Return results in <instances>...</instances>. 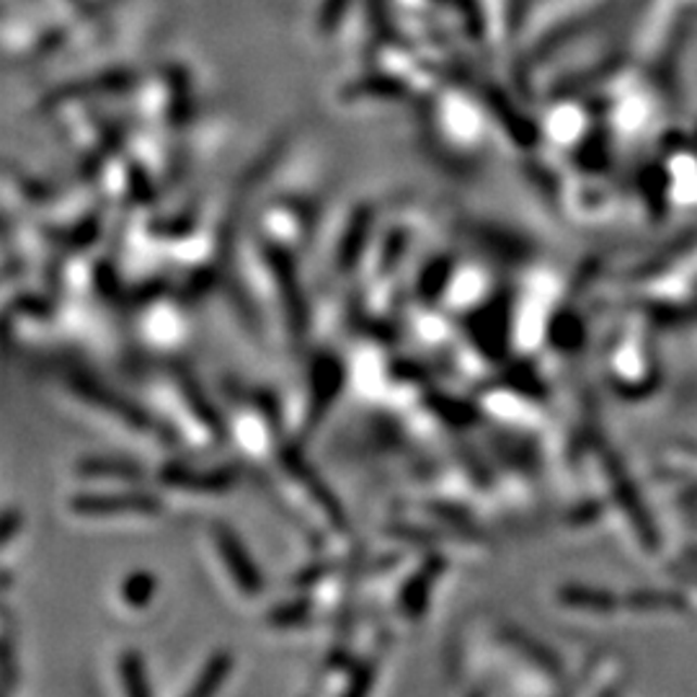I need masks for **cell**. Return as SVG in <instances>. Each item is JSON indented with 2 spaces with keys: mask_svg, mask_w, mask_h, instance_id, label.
<instances>
[{
  "mask_svg": "<svg viewBox=\"0 0 697 697\" xmlns=\"http://www.w3.org/2000/svg\"><path fill=\"white\" fill-rule=\"evenodd\" d=\"M67 515L84 522H148L163 515V502L140 486L91 489L67 498Z\"/></svg>",
  "mask_w": 697,
  "mask_h": 697,
  "instance_id": "1",
  "label": "cell"
},
{
  "mask_svg": "<svg viewBox=\"0 0 697 697\" xmlns=\"http://www.w3.org/2000/svg\"><path fill=\"white\" fill-rule=\"evenodd\" d=\"M210 548L217 569L230 581V590L241 599H258L264 592V579L258 571L256 560L245 550L241 537L225 524H212L210 528Z\"/></svg>",
  "mask_w": 697,
  "mask_h": 697,
  "instance_id": "2",
  "label": "cell"
},
{
  "mask_svg": "<svg viewBox=\"0 0 697 697\" xmlns=\"http://www.w3.org/2000/svg\"><path fill=\"white\" fill-rule=\"evenodd\" d=\"M346 380L348 370L339 357H333V354H318V357L313 359L311 375H307V401L303 414V429H300V432H316L318 423L326 419L333 403L339 401Z\"/></svg>",
  "mask_w": 697,
  "mask_h": 697,
  "instance_id": "3",
  "label": "cell"
},
{
  "mask_svg": "<svg viewBox=\"0 0 697 697\" xmlns=\"http://www.w3.org/2000/svg\"><path fill=\"white\" fill-rule=\"evenodd\" d=\"M444 571V558L442 553H432L419 569L411 571V576L401 584L398 590V610L403 618L419 620L427 612L429 599H432V590L436 586Z\"/></svg>",
  "mask_w": 697,
  "mask_h": 697,
  "instance_id": "4",
  "label": "cell"
},
{
  "mask_svg": "<svg viewBox=\"0 0 697 697\" xmlns=\"http://www.w3.org/2000/svg\"><path fill=\"white\" fill-rule=\"evenodd\" d=\"M163 486L179 491V494H200V496H220L230 494L238 476L232 468H168L161 476Z\"/></svg>",
  "mask_w": 697,
  "mask_h": 697,
  "instance_id": "5",
  "label": "cell"
},
{
  "mask_svg": "<svg viewBox=\"0 0 697 697\" xmlns=\"http://www.w3.org/2000/svg\"><path fill=\"white\" fill-rule=\"evenodd\" d=\"M75 478L84 481H104L109 486H140L142 470L135 462L112 460V457H88L75 465Z\"/></svg>",
  "mask_w": 697,
  "mask_h": 697,
  "instance_id": "6",
  "label": "cell"
},
{
  "mask_svg": "<svg viewBox=\"0 0 697 697\" xmlns=\"http://www.w3.org/2000/svg\"><path fill=\"white\" fill-rule=\"evenodd\" d=\"M155 592H159V581L150 571H132L116 586V599H119L122 610L127 612H145L153 605Z\"/></svg>",
  "mask_w": 697,
  "mask_h": 697,
  "instance_id": "7",
  "label": "cell"
},
{
  "mask_svg": "<svg viewBox=\"0 0 697 697\" xmlns=\"http://www.w3.org/2000/svg\"><path fill=\"white\" fill-rule=\"evenodd\" d=\"M116 680H119L122 693L127 695L142 697L153 693L148 685L145 659L135 648H125V651H119V656H116Z\"/></svg>",
  "mask_w": 697,
  "mask_h": 697,
  "instance_id": "8",
  "label": "cell"
},
{
  "mask_svg": "<svg viewBox=\"0 0 697 697\" xmlns=\"http://www.w3.org/2000/svg\"><path fill=\"white\" fill-rule=\"evenodd\" d=\"M232 674V654L230 651H215L204 661L202 672L197 674L194 685L187 689V695H212L225 685V680H230Z\"/></svg>",
  "mask_w": 697,
  "mask_h": 697,
  "instance_id": "9",
  "label": "cell"
}]
</instances>
